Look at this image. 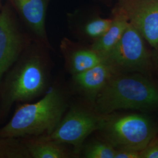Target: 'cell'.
I'll return each instance as SVG.
<instances>
[{"mask_svg":"<svg viewBox=\"0 0 158 158\" xmlns=\"http://www.w3.org/2000/svg\"><path fill=\"white\" fill-rule=\"evenodd\" d=\"M93 107L101 115L119 110H158V85L148 75L117 72L98 94Z\"/></svg>","mask_w":158,"mask_h":158,"instance_id":"6da1fadb","label":"cell"},{"mask_svg":"<svg viewBox=\"0 0 158 158\" xmlns=\"http://www.w3.org/2000/svg\"><path fill=\"white\" fill-rule=\"evenodd\" d=\"M68 108L64 92L59 87H52L38 102L18 108L10 121L0 129V137L50 135Z\"/></svg>","mask_w":158,"mask_h":158,"instance_id":"7a4b0ae2","label":"cell"},{"mask_svg":"<svg viewBox=\"0 0 158 158\" xmlns=\"http://www.w3.org/2000/svg\"><path fill=\"white\" fill-rule=\"evenodd\" d=\"M9 70L0 87V111L6 115L15 102H28L45 92L49 65L42 55L31 52L21 55Z\"/></svg>","mask_w":158,"mask_h":158,"instance_id":"3957f363","label":"cell"},{"mask_svg":"<svg viewBox=\"0 0 158 158\" xmlns=\"http://www.w3.org/2000/svg\"><path fill=\"white\" fill-rule=\"evenodd\" d=\"M103 139L115 149L140 152L156 136L158 127L148 117L141 114L106 115L100 129Z\"/></svg>","mask_w":158,"mask_h":158,"instance_id":"277c9868","label":"cell"},{"mask_svg":"<svg viewBox=\"0 0 158 158\" xmlns=\"http://www.w3.org/2000/svg\"><path fill=\"white\" fill-rule=\"evenodd\" d=\"M138 30L129 23L117 44L104 57L119 72L148 75L153 66L151 52Z\"/></svg>","mask_w":158,"mask_h":158,"instance_id":"5b68a950","label":"cell"},{"mask_svg":"<svg viewBox=\"0 0 158 158\" xmlns=\"http://www.w3.org/2000/svg\"><path fill=\"white\" fill-rule=\"evenodd\" d=\"M105 117L106 115L96 113L94 108L74 105L63 115L54 131L46 136L57 142L72 145L74 153L79 156L87 138L100 129Z\"/></svg>","mask_w":158,"mask_h":158,"instance_id":"8992f818","label":"cell"},{"mask_svg":"<svg viewBox=\"0 0 158 158\" xmlns=\"http://www.w3.org/2000/svg\"><path fill=\"white\" fill-rule=\"evenodd\" d=\"M130 22L153 49L158 48V0H117Z\"/></svg>","mask_w":158,"mask_h":158,"instance_id":"52a82bcc","label":"cell"},{"mask_svg":"<svg viewBox=\"0 0 158 158\" xmlns=\"http://www.w3.org/2000/svg\"><path fill=\"white\" fill-rule=\"evenodd\" d=\"M25 46L23 35L4 6L0 11V87L4 76L21 55Z\"/></svg>","mask_w":158,"mask_h":158,"instance_id":"ba28073f","label":"cell"},{"mask_svg":"<svg viewBox=\"0 0 158 158\" xmlns=\"http://www.w3.org/2000/svg\"><path fill=\"white\" fill-rule=\"evenodd\" d=\"M118 71L106 62L72 76L77 89L93 104L98 94Z\"/></svg>","mask_w":158,"mask_h":158,"instance_id":"9c48e42d","label":"cell"},{"mask_svg":"<svg viewBox=\"0 0 158 158\" xmlns=\"http://www.w3.org/2000/svg\"><path fill=\"white\" fill-rule=\"evenodd\" d=\"M35 35L45 41L46 11L48 0H11Z\"/></svg>","mask_w":158,"mask_h":158,"instance_id":"30bf717a","label":"cell"},{"mask_svg":"<svg viewBox=\"0 0 158 158\" xmlns=\"http://www.w3.org/2000/svg\"><path fill=\"white\" fill-rule=\"evenodd\" d=\"M112 15V23L107 32L91 46L103 57L117 44L130 23L124 11L118 5L113 9Z\"/></svg>","mask_w":158,"mask_h":158,"instance_id":"8fae6325","label":"cell"},{"mask_svg":"<svg viewBox=\"0 0 158 158\" xmlns=\"http://www.w3.org/2000/svg\"><path fill=\"white\" fill-rule=\"evenodd\" d=\"M31 158H70L77 157L64 144L48 138L46 136H34L24 140Z\"/></svg>","mask_w":158,"mask_h":158,"instance_id":"7c38bea8","label":"cell"},{"mask_svg":"<svg viewBox=\"0 0 158 158\" xmlns=\"http://www.w3.org/2000/svg\"><path fill=\"white\" fill-rule=\"evenodd\" d=\"M66 66L72 76L85 72L105 62L103 57L91 48H76L65 54Z\"/></svg>","mask_w":158,"mask_h":158,"instance_id":"4fadbf2b","label":"cell"},{"mask_svg":"<svg viewBox=\"0 0 158 158\" xmlns=\"http://www.w3.org/2000/svg\"><path fill=\"white\" fill-rule=\"evenodd\" d=\"M0 158H31L25 141L19 138L0 137Z\"/></svg>","mask_w":158,"mask_h":158,"instance_id":"5bb4252c","label":"cell"},{"mask_svg":"<svg viewBox=\"0 0 158 158\" xmlns=\"http://www.w3.org/2000/svg\"><path fill=\"white\" fill-rule=\"evenodd\" d=\"M81 152L85 158H115L116 149L104 139L96 140L83 145Z\"/></svg>","mask_w":158,"mask_h":158,"instance_id":"9a60e30c","label":"cell"},{"mask_svg":"<svg viewBox=\"0 0 158 158\" xmlns=\"http://www.w3.org/2000/svg\"><path fill=\"white\" fill-rule=\"evenodd\" d=\"M111 23L112 18H93L85 23L83 27V33L87 38L93 39L94 41L107 32Z\"/></svg>","mask_w":158,"mask_h":158,"instance_id":"2e32d148","label":"cell"},{"mask_svg":"<svg viewBox=\"0 0 158 158\" xmlns=\"http://www.w3.org/2000/svg\"><path fill=\"white\" fill-rule=\"evenodd\" d=\"M140 158H158V137L153 138L139 152Z\"/></svg>","mask_w":158,"mask_h":158,"instance_id":"e0dca14e","label":"cell"},{"mask_svg":"<svg viewBox=\"0 0 158 158\" xmlns=\"http://www.w3.org/2000/svg\"><path fill=\"white\" fill-rule=\"evenodd\" d=\"M115 158H140L139 152L131 149H116Z\"/></svg>","mask_w":158,"mask_h":158,"instance_id":"ac0fdd59","label":"cell"},{"mask_svg":"<svg viewBox=\"0 0 158 158\" xmlns=\"http://www.w3.org/2000/svg\"><path fill=\"white\" fill-rule=\"evenodd\" d=\"M151 54L153 66L156 68L158 72V48L156 49H153L152 51L151 52Z\"/></svg>","mask_w":158,"mask_h":158,"instance_id":"d6986e66","label":"cell"},{"mask_svg":"<svg viewBox=\"0 0 158 158\" xmlns=\"http://www.w3.org/2000/svg\"><path fill=\"white\" fill-rule=\"evenodd\" d=\"M0 4H1V0H0Z\"/></svg>","mask_w":158,"mask_h":158,"instance_id":"ffe728a7","label":"cell"}]
</instances>
